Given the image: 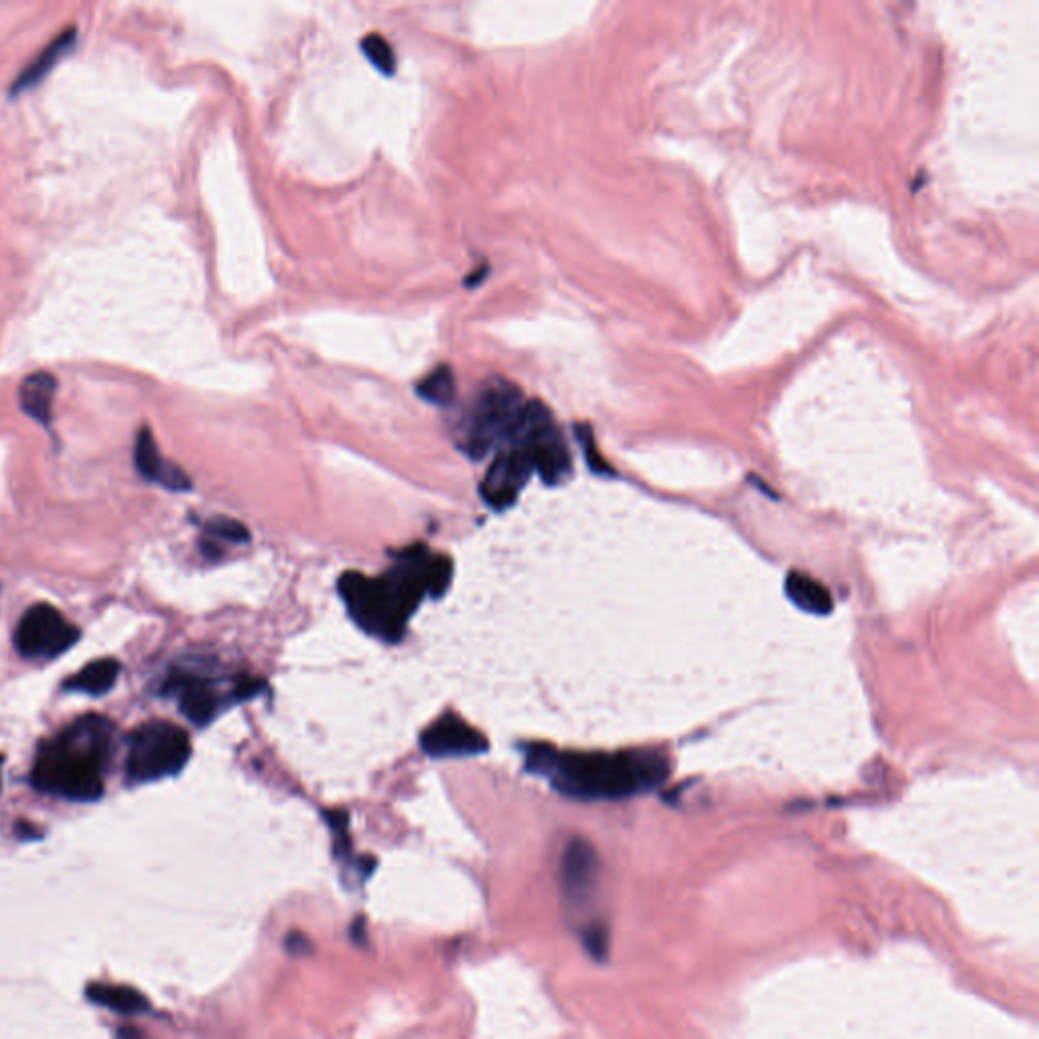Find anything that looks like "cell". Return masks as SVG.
<instances>
[{
	"label": "cell",
	"mask_w": 1039,
	"mask_h": 1039,
	"mask_svg": "<svg viewBox=\"0 0 1039 1039\" xmlns=\"http://www.w3.org/2000/svg\"><path fill=\"white\" fill-rule=\"evenodd\" d=\"M526 770L577 800H623L654 790L668 778V759L652 749L619 753L559 751L546 743L526 747Z\"/></svg>",
	"instance_id": "cell-1"
},
{
	"label": "cell",
	"mask_w": 1039,
	"mask_h": 1039,
	"mask_svg": "<svg viewBox=\"0 0 1039 1039\" xmlns=\"http://www.w3.org/2000/svg\"><path fill=\"white\" fill-rule=\"evenodd\" d=\"M429 559L421 546H412L384 577L341 575L337 589L356 626L378 640L398 642L410 615L427 595Z\"/></svg>",
	"instance_id": "cell-2"
},
{
	"label": "cell",
	"mask_w": 1039,
	"mask_h": 1039,
	"mask_svg": "<svg viewBox=\"0 0 1039 1039\" xmlns=\"http://www.w3.org/2000/svg\"><path fill=\"white\" fill-rule=\"evenodd\" d=\"M112 745V721L96 715L78 719L41 747L33 768L35 788L74 802L102 798Z\"/></svg>",
	"instance_id": "cell-3"
},
{
	"label": "cell",
	"mask_w": 1039,
	"mask_h": 1039,
	"mask_svg": "<svg viewBox=\"0 0 1039 1039\" xmlns=\"http://www.w3.org/2000/svg\"><path fill=\"white\" fill-rule=\"evenodd\" d=\"M191 755L185 729L169 721H151L130 735L126 776L130 782H155L179 774Z\"/></svg>",
	"instance_id": "cell-4"
},
{
	"label": "cell",
	"mask_w": 1039,
	"mask_h": 1039,
	"mask_svg": "<svg viewBox=\"0 0 1039 1039\" xmlns=\"http://www.w3.org/2000/svg\"><path fill=\"white\" fill-rule=\"evenodd\" d=\"M524 404L526 400L520 388L506 380L498 378L483 388L471 410L463 451L471 459H481L494 447L508 443L520 421Z\"/></svg>",
	"instance_id": "cell-5"
},
{
	"label": "cell",
	"mask_w": 1039,
	"mask_h": 1039,
	"mask_svg": "<svg viewBox=\"0 0 1039 1039\" xmlns=\"http://www.w3.org/2000/svg\"><path fill=\"white\" fill-rule=\"evenodd\" d=\"M512 441L522 443L530 451L534 471L548 486H559L569 479L573 471L571 451L546 404L540 400H526L520 421L508 443Z\"/></svg>",
	"instance_id": "cell-6"
},
{
	"label": "cell",
	"mask_w": 1039,
	"mask_h": 1039,
	"mask_svg": "<svg viewBox=\"0 0 1039 1039\" xmlns=\"http://www.w3.org/2000/svg\"><path fill=\"white\" fill-rule=\"evenodd\" d=\"M78 640L80 630L49 603L29 607L15 636V644L25 658H57Z\"/></svg>",
	"instance_id": "cell-7"
},
{
	"label": "cell",
	"mask_w": 1039,
	"mask_h": 1039,
	"mask_svg": "<svg viewBox=\"0 0 1039 1039\" xmlns=\"http://www.w3.org/2000/svg\"><path fill=\"white\" fill-rule=\"evenodd\" d=\"M532 473L530 451L522 443H506L483 477L479 494L490 508L506 510L518 500Z\"/></svg>",
	"instance_id": "cell-8"
},
{
	"label": "cell",
	"mask_w": 1039,
	"mask_h": 1039,
	"mask_svg": "<svg viewBox=\"0 0 1039 1039\" xmlns=\"http://www.w3.org/2000/svg\"><path fill=\"white\" fill-rule=\"evenodd\" d=\"M421 747L429 757H467L488 751V739L455 713L441 715L421 735Z\"/></svg>",
	"instance_id": "cell-9"
},
{
	"label": "cell",
	"mask_w": 1039,
	"mask_h": 1039,
	"mask_svg": "<svg viewBox=\"0 0 1039 1039\" xmlns=\"http://www.w3.org/2000/svg\"><path fill=\"white\" fill-rule=\"evenodd\" d=\"M167 692L179 697L181 713L197 727H205L220 711V697L214 686L193 674H173L165 684Z\"/></svg>",
	"instance_id": "cell-10"
},
{
	"label": "cell",
	"mask_w": 1039,
	"mask_h": 1039,
	"mask_svg": "<svg viewBox=\"0 0 1039 1039\" xmlns=\"http://www.w3.org/2000/svg\"><path fill=\"white\" fill-rule=\"evenodd\" d=\"M563 891L573 904H583L595 889L599 877V859L595 849L583 841L573 839L563 855Z\"/></svg>",
	"instance_id": "cell-11"
},
{
	"label": "cell",
	"mask_w": 1039,
	"mask_h": 1039,
	"mask_svg": "<svg viewBox=\"0 0 1039 1039\" xmlns=\"http://www.w3.org/2000/svg\"><path fill=\"white\" fill-rule=\"evenodd\" d=\"M134 463L141 475L149 481H157L161 486L173 492H189L191 490V479L189 475L175 463L167 461L153 437V431L149 427H143L138 431L136 445H134Z\"/></svg>",
	"instance_id": "cell-12"
},
{
	"label": "cell",
	"mask_w": 1039,
	"mask_h": 1039,
	"mask_svg": "<svg viewBox=\"0 0 1039 1039\" xmlns=\"http://www.w3.org/2000/svg\"><path fill=\"white\" fill-rule=\"evenodd\" d=\"M76 39H78V29L76 27H67L63 29L25 69L23 72L15 78L13 86H11V94H19V92H25L33 86H37L49 72L53 69V65L65 55L72 51V47L76 45Z\"/></svg>",
	"instance_id": "cell-13"
},
{
	"label": "cell",
	"mask_w": 1039,
	"mask_h": 1039,
	"mask_svg": "<svg viewBox=\"0 0 1039 1039\" xmlns=\"http://www.w3.org/2000/svg\"><path fill=\"white\" fill-rule=\"evenodd\" d=\"M57 394V378L51 372H35L29 374L19 388L21 408L41 425H51L53 419V400Z\"/></svg>",
	"instance_id": "cell-14"
},
{
	"label": "cell",
	"mask_w": 1039,
	"mask_h": 1039,
	"mask_svg": "<svg viewBox=\"0 0 1039 1039\" xmlns=\"http://www.w3.org/2000/svg\"><path fill=\"white\" fill-rule=\"evenodd\" d=\"M786 593H788L790 601L794 605H798L802 611H808L814 615H826L833 611V597H830L828 589L804 573L796 571V573L788 575Z\"/></svg>",
	"instance_id": "cell-15"
},
{
	"label": "cell",
	"mask_w": 1039,
	"mask_h": 1039,
	"mask_svg": "<svg viewBox=\"0 0 1039 1039\" xmlns=\"http://www.w3.org/2000/svg\"><path fill=\"white\" fill-rule=\"evenodd\" d=\"M120 674V664L114 658L94 660L76 672L72 678L65 680L67 690L86 692V695H106L116 684Z\"/></svg>",
	"instance_id": "cell-16"
},
{
	"label": "cell",
	"mask_w": 1039,
	"mask_h": 1039,
	"mask_svg": "<svg viewBox=\"0 0 1039 1039\" xmlns=\"http://www.w3.org/2000/svg\"><path fill=\"white\" fill-rule=\"evenodd\" d=\"M90 999L98 1005H104L108 1009H114L118 1013H141L149 1007L147 999L130 989V987H118V985H94L88 991Z\"/></svg>",
	"instance_id": "cell-17"
},
{
	"label": "cell",
	"mask_w": 1039,
	"mask_h": 1039,
	"mask_svg": "<svg viewBox=\"0 0 1039 1039\" xmlns=\"http://www.w3.org/2000/svg\"><path fill=\"white\" fill-rule=\"evenodd\" d=\"M417 394L431 402V404H437V406H447L453 402L455 394H457V384H455V376H453V370L449 366H439L435 368L433 372H429L419 384H417Z\"/></svg>",
	"instance_id": "cell-18"
},
{
	"label": "cell",
	"mask_w": 1039,
	"mask_h": 1039,
	"mask_svg": "<svg viewBox=\"0 0 1039 1039\" xmlns=\"http://www.w3.org/2000/svg\"><path fill=\"white\" fill-rule=\"evenodd\" d=\"M362 51L370 59V63L380 69L382 74L392 76L396 72V55L392 45L378 33H370L362 39Z\"/></svg>",
	"instance_id": "cell-19"
},
{
	"label": "cell",
	"mask_w": 1039,
	"mask_h": 1039,
	"mask_svg": "<svg viewBox=\"0 0 1039 1039\" xmlns=\"http://www.w3.org/2000/svg\"><path fill=\"white\" fill-rule=\"evenodd\" d=\"M453 577V565L447 557H431L427 563V595L441 597Z\"/></svg>",
	"instance_id": "cell-20"
},
{
	"label": "cell",
	"mask_w": 1039,
	"mask_h": 1039,
	"mask_svg": "<svg viewBox=\"0 0 1039 1039\" xmlns=\"http://www.w3.org/2000/svg\"><path fill=\"white\" fill-rule=\"evenodd\" d=\"M205 532L214 536V538H220V540H226V542H234V544H242V542H248L250 540V534L248 530L232 520V518H214L205 524Z\"/></svg>",
	"instance_id": "cell-21"
},
{
	"label": "cell",
	"mask_w": 1039,
	"mask_h": 1039,
	"mask_svg": "<svg viewBox=\"0 0 1039 1039\" xmlns=\"http://www.w3.org/2000/svg\"><path fill=\"white\" fill-rule=\"evenodd\" d=\"M577 437H579V443L583 445V453L587 457V463L589 467L595 471V473H611V467L605 463V459L599 455L597 451V445H595V439H593V433L587 425H581L577 427Z\"/></svg>",
	"instance_id": "cell-22"
},
{
	"label": "cell",
	"mask_w": 1039,
	"mask_h": 1039,
	"mask_svg": "<svg viewBox=\"0 0 1039 1039\" xmlns=\"http://www.w3.org/2000/svg\"><path fill=\"white\" fill-rule=\"evenodd\" d=\"M585 946L587 950L595 956V958H603L605 952H607V932L603 926H591L585 936Z\"/></svg>",
	"instance_id": "cell-23"
},
{
	"label": "cell",
	"mask_w": 1039,
	"mask_h": 1039,
	"mask_svg": "<svg viewBox=\"0 0 1039 1039\" xmlns=\"http://www.w3.org/2000/svg\"><path fill=\"white\" fill-rule=\"evenodd\" d=\"M287 946H289L291 952H295V954L301 952V954H303V952H305V946H309V940H307L305 936H301V934H291V936L287 938Z\"/></svg>",
	"instance_id": "cell-24"
},
{
	"label": "cell",
	"mask_w": 1039,
	"mask_h": 1039,
	"mask_svg": "<svg viewBox=\"0 0 1039 1039\" xmlns=\"http://www.w3.org/2000/svg\"><path fill=\"white\" fill-rule=\"evenodd\" d=\"M0 764H3V757H0Z\"/></svg>",
	"instance_id": "cell-25"
}]
</instances>
